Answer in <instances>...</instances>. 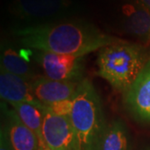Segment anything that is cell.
I'll use <instances>...</instances> for the list:
<instances>
[{"label":"cell","instance_id":"obj_1","mask_svg":"<svg viewBox=\"0 0 150 150\" xmlns=\"http://www.w3.org/2000/svg\"><path fill=\"white\" fill-rule=\"evenodd\" d=\"M12 34L21 45L52 54L85 56L122 39L103 33L90 23L65 20L18 26Z\"/></svg>","mask_w":150,"mask_h":150},{"label":"cell","instance_id":"obj_2","mask_svg":"<svg viewBox=\"0 0 150 150\" xmlns=\"http://www.w3.org/2000/svg\"><path fill=\"white\" fill-rule=\"evenodd\" d=\"M149 59L143 45L121 40L99 50L97 74L112 88L123 93L138 78Z\"/></svg>","mask_w":150,"mask_h":150},{"label":"cell","instance_id":"obj_3","mask_svg":"<svg viewBox=\"0 0 150 150\" xmlns=\"http://www.w3.org/2000/svg\"><path fill=\"white\" fill-rule=\"evenodd\" d=\"M73 101L69 118L79 150H99L108 123L99 95L88 79H84L79 83Z\"/></svg>","mask_w":150,"mask_h":150},{"label":"cell","instance_id":"obj_4","mask_svg":"<svg viewBox=\"0 0 150 150\" xmlns=\"http://www.w3.org/2000/svg\"><path fill=\"white\" fill-rule=\"evenodd\" d=\"M73 8L71 0H13L9 13L21 26H28L60 20Z\"/></svg>","mask_w":150,"mask_h":150},{"label":"cell","instance_id":"obj_5","mask_svg":"<svg viewBox=\"0 0 150 150\" xmlns=\"http://www.w3.org/2000/svg\"><path fill=\"white\" fill-rule=\"evenodd\" d=\"M35 54L36 61L42 68L45 77L64 82L79 83L83 80V57L41 51H37Z\"/></svg>","mask_w":150,"mask_h":150},{"label":"cell","instance_id":"obj_6","mask_svg":"<svg viewBox=\"0 0 150 150\" xmlns=\"http://www.w3.org/2000/svg\"><path fill=\"white\" fill-rule=\"evenodd\" d=\"M43 143L54 150H79L74 129L69 118L56 115L45 108L42 128Z\"/></svg>","mask_w":150,"mask_h":150},{"label":"cell","instance_id":"obj_7","mask_svg":"<svg viewBox=\"0 0 150 150\" xmlns=\"http://www.w3.org/2000/svg\"><path fill=\"white\" fill-rule=\"evenodd\" d=\"M123 101L135 120L150 124V59L138 78L123 92Z\"/></svg>","mask_w":150,"mask_h":150},{"label":"cell","instance_id":"obj_8","mask_svg":"<svg viewBox=\"0 0 150 150\" xmlns=\"http://www.w3.org/2000/svg\"><path fill=\"white\" fill-rule=\"evenodd\" d=\"M120 20L123 30L144 43L150 42V11L130 0L121 7Z\"/></svg>","mask_w":150,"mask_h":150},{"label":"cell","instance_id":"obj_9","mask_svg":"<svg viewBox=\"0 0 150 150\" xmlns=\"http://www.w3.org/2000/svg\"><path fill=\"white\" fill-rule=\"evenodd\" d=\"M79 83L54 80L43 76L34 79L31 82V88L38 100L43 105H48L74 98Z\"/></svg>","mask_w":150,"mask_h":150},{"label":"cell","instance_id":"obj_10","mask_svg":"<svg viewBox=\"0 0 150 150\" xmlns=\"http://www.w3.org/2000/svg\"><path fill=\"white\" fill-rule=\"evenodd\" d=\"M0 97L8 103H28L45 109V105L33 94L31 82L0 69Z\"/></svg>","mask_w":150,"mask_h":150},{"label":"cell","instance_id":"obj_11","mask_svg":"<svg viewBox=\"0 0 150 150\" xmlns=\"http://www.w3.org/2000/svg\"><path fill=\"white\" fill-rule=\"evenodd\" d=\"M4 125L13 150H40V140L36 134L22 123L13 109L5 108Z\"/></svg>","mask_w":150,"mask_h":150},{"label":"cell","instance_id":"obj_12","mask_svg":"<svg viewBox=\"0 0 150 150\" xmlns=\"http://www.w3.org/2000/svg\"><path fill=\"white\" fill-rule=\"evenodd\" d=\"M99 150H130V137L123 122L115 119L108 123Z\"/></svg>","mask_w":150,"mask_h":150},{"label":"cell","instance_id":"obj_13","mask_svg":"<svg viewBox=\"0 0 150 150\" xmlns=\"http://www.w3.org/2000/svg\"><path fill=\"white\" fill-rule=\"evenodd\" d=\"M1 69L19 76L30 82L37 78L24 57L11 47L3 49L1 54Z\"/></svg>","mask_w":150,"mask_h":150},{"label":"cell","instance_id":"obj_14","mask_svg":"<svg viewBox=\"0 0 150 150\" xmlns=\"http://www.w3.org/2000/svg\"><path fill=\"white\" fill-rule=\"evenodd\" d=\"M9 104L22 123L37 135L40 143H43L42 128L45 109L28 103H13Z\"/></svg>","mask_w":150,"mask_h":150},{"label":"cell","instance_id":"obj_15","mask_svg":"<svg viewBox=\"0 0 150 150\" xmlns=\"http://www.w3.org/2000/svg\"><path fill=\"white\" fill-rule=\"evenodd\" d=\"M73 99L74 98L53 103L51 104L45 105V108L56 115L70 118L72 109H73V104H74Z\"/></svg>","mask_w":150,"mask_h":150},{"label":"cell","instance_id":"obj_16","mask_svg":"<svg viewBox=\"0 0 150 150\" xmlns=\"http://www.w3.org/2000/svg\"><path fill=\"white\" fill-rule=\"evenodd\" d=\"M0 150H13L4 126H2L0 131Z\"/></svg>","mask_w":150,"mask_h":150},{"label":"cell","instance_id":"obj_17","mask_svg":"<svg viewBox=\"0 0 150 150\" xmlns=\"http://www.w3.org/2000/svg\"><path fill=\"white\" fill-rule=\"evenodd\" d=\"M134 1L144 6L145 8H147L150 11V0H134Z\"/></svg>","mask_w":150,"mask_h":150},{"label":"cell","instance_id":"obj_18","mask_svg":"<svg viewBox=\"0 0 150 150\" xmlns=\"http://www.w3.org/2000/svg\"><path fill=\"white\" fill-rule=\"evenodd\" d=\"M40 150H54V149H49V148L47 147V146L44 144L43 143H41V145H40Z\"/></svg>","mask_w":150,"mask_h":150}]
</instances>
